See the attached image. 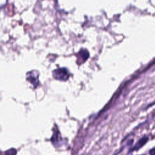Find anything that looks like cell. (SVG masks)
Segmentation results:
<instances>
[{
  "label": "cell",
  "mask_w": 155,
  "mask_h": 155,
  "mask_svg": "<svg viewBox=\"0 0 155 155\" xmlns=\"http://www.w3.org/2000/svg\"><path fill=\"white\" fill-rule=\"evenodd\" d=\"M53 76L55 79L60 81H66L69 79V75L67 70L66 69H58L55 70L53 73Z\"/></svg>",
  "instance_id": "obj_1"
},
{
  "label": "cell",
  "mask_w": 155,
  "mask_h": 155,
  "mask_svg": "<svg viewBox=\"0 0 155 155\" xmlns=\"http://www.w3.org/2000/svg\"><path fill=\"white\" fill-rule=\"evenodd\" d=\"M36 73L35 72H30L27 73V81L35 87L38 84V73L36 75Z\"/></svg>",
  "instance_id": "obj_2"
},
{
  "label": "cell",
  "mask_w": 155,
  "mask_h": 155,
  "mask_svg": "<svg viewBox=\"0 0 155 155\" xmlns=\"http://www.w3.org/2000/svg\"><path fill=\"white\" fill-rule=\"evenodd\" d=\"M148 137H144L142 139L139 141L137 144L135 145V147H133V149H132V150H139L140 149H141L143 145H144L145 144V143L147 142L148 141Z\"/></svg>",
  "instance_id": "obj_3"
},
{
  "label": "cell",
  "mask_w": 155,
  "mask_h": 155,
  "mask_svg": "<svg viewBox=\"0 0 155 155\" xmlns=\"http://www.w3.org/2000/svg\"><path fill=\"white\" fill-rule=\"evenodd\" d=\"M79 55L81 56V59L83 60V61H85L88 58V52L86 50H81L79 53Z\"/></svg>",
  "instance_id": "obj_4"
},
{
  "label": "cell",
  "mask_w": 155,
  "mask_h": 155,
  "mask_svg": "<svg viewBox=\"0 0 155 155\" xmlns=\"http://www.w3.org/2000/svg\"><path fill=\"white\" fill-rule=\"evenodd\" d=\"M16 154H17V150L14 149H12L11 150H7L5 153L6 155H16Z\"/></svg>",
  "instance_id": "obj_5"
},
{
  "label": "cell",
  "mask_w": 155,
  "mask_h": 155,
  "mask_svg": "<svg viewBox=\"0 0 155 155\" xmlns=\"http://www.w3.org/2000/svg\"><path fill=\"white\" fill-rule=\"evenodd\" d=\"M150 155H155V149H151L150 151Z\"/></svg>",
  "instance_id": "obj_6"
}]
</instances>
